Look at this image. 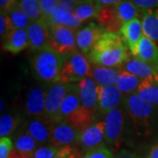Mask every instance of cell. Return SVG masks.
<instances>
[{
    "instance_id": "6da1fadb",
    "label": "cell",
    "mask_w": 158,
    "mask_h": 158,
    "mask_svg": "<svg viewBox=\"0 0 158 158\" xmlns=\"http://www.w3.org/2000/svg\"><path fill=\"white\" fill-rule=\"evenodd\" d=\"M129 49L118 33L105 32L89 54L93 64L108 68H119L128 58Z\"/></svg>"
},
{
    "instance_id": "7a4b0ae2",
    "label": "cell",
    "mask_w": 158,
    "mask_h": 158,
    "mask_svg": "<svg viewBox=\"0 0 158 158\" xmlns=\"http://www.w3.org/2000/svg\"><path fill=\"white\" fill-rule=\"evenodd\" d=\"M63 64V56L49 46L37 51L32 60V68L36 77L47 83H58Z\"/></svg>"
},
{
    "instance_id": "3957f363",
    "label": "cell",
    "mask_w": 158,
    "mask_h": 158,
    "mask_svg": "<svg viewBox=\"0 0 158 158\" xmlns=\"http://www.w3.org/2000/svg\"><path fill=\"white\" fill-rule=\"evenodd\" d=\"M90 67L91 65L86 55L81 51L77 49L63 56V64L59 82L64 84L80 82L85 77H88Z\"/></svg>"
},
{
    "instance_id": "277c9868",
    "label": "cell",
    "mask_w": 158,
    "mask_h": 158,
    "mask_svg": "<svg viewBox=\"0 0 158 158\" xmlns=\"http://www.w3.org/2000/svg\"><path fill=\"white\" fill-rule=\"evenodd\" d=\"M77 30L67 27L50 25L48 46L62 56L77 50Z\"/></svg>"
},
{
    "instance_id": "5b68a950",
    "label": "cell",
    "mask_w": 158,
    "mask_h": 158,
    "mask_svg": "<svg viewBox=\"0 0 158 158\" xmlns=\"http://www.w3.org/2000/svg\"><path fill=\"white\" fill-rule=\"evenodd\" d=\"M123 104L130 118L138 126H148L155 113L154 106L143 100L136 92L125 97Z\"/></svg>"
},
{
    "instance_id": "8992f818",
    "label": "cell",
    "mask_w": 158,
    "mask_h": 158,
    "mask_svg": "<svg viewBox=\"0 0 158 158\" xmlns=\"http://www.w3.org/2000/svg\"><path fill=\"white\" fill-rule=\"evenodd\" d=\"M72 84H64L58 82L51 85L47 90L45 116L51 118L56 124L57 123L61 106Z\"/></svg>"
},
{
    "instance_id": "52a82bcc",
    "label": "cell",
    "mask_w": 158,
    "mask_h": 158,
    "mask_svg": "<svg viewBox=\"0 0 158 158\" xmlns=\"http://www.w3.org/2000/svg\"><path fill=\"white\" fill-rule=\"evenodd\" d=\"M106 135L105 141L111 146L118 148L121 140L125 127L124 112L121 108H116L106 115Z\"/></svg>"
},
{
    "instance_id": "ba28073f",
    "label": "cell",
    "mask_w": 158,
    "mask_h": 158,
    "mask_svg": "<svg viewBox=\"0 0 158 158\" xmlns=\"http://www.w3.org/2000/svg\"><path fill=\"white\" fill-rule=\"evenodd\" d=\"M77 85L82 106L94 115L98 109L99 85L90 77H85L81 80Z\"/></svg>"
},
{
    "instance_id": "9c48e42d",
    "label": "cell",
    "mask_w": 158,
    "mask_h": 158,
    "mask_svg": "<svg viewBox=\"0 0 158 158\" xmlns=\"http://www.w3.org/2000/svg\"><path fill=\"white\" fill-rule=\"evenodd\" d=\"M106 123L105 120L94 122L84 131L80 132L78 144L85 152L104 145Z\"/></svg>"
},
{
    "instance_id": "30bf717a",
    "label": "cell",
    "mask_w": 158,
    "mask_h": 158,
    "mask_svg": "<svg viewBox=\"0 0 158 158\" xmlns=\"http://www.w3.org/2000/svg\"><path fill=\"white\" fill-rule=\"evenodd\" d=\"M106 31L100 25L90 22L77 32V46L79 51L89 55L98 40Z\"/></svg>"
},
{
    "instance_id": "8fae6325",
    "label": "cell",
    "mask_w": 158,
    "mask_h": 158,
    "mask_svg": "<svg viewBox=\"0 0 158 158\" xmlns=\"http://www.w3.org/2000/svg\"><path fill=\"white\" fill-rule=\"evenodd\" d=\"M80 132L67 121H61L54 127L49 144L57 148L73 146L78 143Z\"/></svg>"
},
{
    "instance_id": "7c38bea8",
    "label": "cell",
    "mask_w": 158,
    "mask_h": 158,
    "mask_svg": "<svg viewBox=\"0 0 158 158\" xmlns=\"http://www.w3.org/2000/svg\"><path fill=\"white\" fill-rule=\"evenodd\" d=\"M56 123L46 116L34 118L26 125L24 130L39 144L49 142Z\"/></svg>"
},
{
    "instance_id": "4fadbf2b",
    "label": "cell",
    "mask_w": 158,
    "mask_h": 158,
    "mask_svg": "<svg viewBox=\"0 0 158 158\" xmlns=\"http://www.w3.org/2000/svg\"><path fill=\"white\" fill-rule=\"evenodd\" d=\"M29 39V49L39 51L48 46L49 38V26L45 19L31 21L27 28Z\"/></svg>"
},
{
    "instance_id": "5bb4252c",
    "label": "cell",
    "mask_w": 158,
    "mask_h": 158,
    "mask_svg": "<svg viewBox=\"0 0 158 158\" xmlns=\"http://www.w3.org/2000/svg\"><path fill=\"white\" fill-rule=\"evenodd\" d=\"M118 34L127 46L132 56H135L137 45L141 37L144 35L141 19H135L124 23Z\"/></svg>"
},
{
    "instance_id": "9a60e30c",
    "label": "cell",
    "mask_w": 158,
    "mask_h": 158,
    "mask_svg": "<svg viewBox=\"0 0 158 158\" xmlns=\"http://www.w3.org/2000/svg\"><path fill=\"white\" fill-rule=\"evenodd\" d=\"M122 99V93L115 85L99 86L98 110L101 113L107 114L118 108Z\"/></svg>"
},
{
    "instance_id": "2e32d148",
    "label": "cell",
    "mask_w": 158,
    "mask_h": 158,
    "mask_svg": "<svg viewBox=\"0 0 158 158\" xmlns=\"http://www.w3.org/2000/svg\"><path fill=\"white\" fill-rule=\"evenodd\" d=\"M118 69L120 71L133 74L141 80H155V67L135 56L129 57Z\"/></svg>"
},
{
    "instance_id": "e0dca14e",
    "label": "cell",
    "mask_w": 158,
    "mask_h": 158,
    "mask_svg": "<svg viewBox=\"0 0 158 158\" xmlns=\"http://www.w3.org/2000/svg\"><path fill=\"white\" fill-rule=\"evenodd\" d=\"M47 91L40 87H34L27 94L26 101V113L28 116L39 118L45 116Z\"/></svg>"
},
{
    "instance_id": "ac0fdd59",
    "label": "cell",
    "mask_w": 158,
    "mask_h": 158,
    "mask_svg": "<svg viewBox=\"0 0 158 158\" xmlns=\"http://www.w3.org/2000/svg\"><path fill=\"white\" fill-rule=\"evenodd\" d=\"M29 48V39L27 29H14L6 36L3 48L9 53L17 55Z\"/></svg>"
},
{
    "instance_id": "d6986e66",
    "label": "cell",
    "mask_w": 158,
    "mask_h": 158,
    "mask_svg": "<svg viewBox=\"0 0 158 158\" xmlns=\"http://www.w3.org/2000/svg\"><path fill=\"white\" fill-rule=\"evenodd\" d=\"M133 56L148 62L152 66L158 64V45L152 40L143 35L140 40L135 56Z\"/></svg>"
},
{
    "instance_id": "ffe728a7",
    "label": "cell",
    "mask_w": 158,
    "mask_h": 158,
    "mask_svg": "<svg viewBox=\"0 0 158 158\" xmlns=\"http://www.w3.org/2000/svg\"><path fill=\"white\" fill-rule=\"evenodd\" d=\"M119 74L120 70L118 68H108L92 63L88 77L93 79L99 86H107L116 84Z\"/></svg>"
},
{
    "instance_id": "44dd1931",
    "label": "cell",
    "mask_w": 158,
    "mask_h": 158,
    "mask_svg": "<svg viewBox=\"0 0 158 158\" xmlns=\"http://www.w3.org/2000/svg\"><path fill=\"white\" fill-rule=\"evenodd\" d=\"M96 19L103 28L107 33L119 32L123 23L118 19L114 6H102Z\"/></svg>"
},
{
    "instance_id": "7402d4cb",
    "label": "cell",
    "mask_w": 158,
    "mask_h": 158,
    "mask_svg": "<svg viewBox=\"0 0 158 158\" xmlns=\"http://www.w3.org/2000/svg\"><path fill=\"white\" fill-rule=\"evenodd\" d=\"M81 106L82 105L79 97L78 85L72 84L70 90L68 92L67 96L65 97L61 106L58 114V118H57V123L64 121L69 116L77 112Z\"/></svg>"
},
{
    "instance_id": "603a6c76",
    "label": "cell",
    "mask_w": 158,
    "mask_h": 158,
    "mask_svg": "<svg viewBox=\"0 0 158 158\" xmlns=\"http://www.w3.org/2000/svg\"><path fill=\"white\" fill-rule=\"evenodd\" d=\"M143 34L158 45V8L142 10Z\"/></svg>"
},
{
    "instance_id": "cb8c5ba5",
    "label": "cell",
    "mask_w": 158,
    "mask_h": 158,
    "mask_svg": "<svg viewBox=\"0 0 158 158\" xmlns=\"http://www.w3.org/2000/svg\"><path fill=\"white\" fill-rule=\"evenodd\" d=\"M48 26L50 25H60L63 27H67L69 28L77 30L80 27L82 22L77 18L75 16V14L67 11L63 8L57 6L56 10L54 11L51 18L47 21Z\"/></svg>"
},
{
    "instance_id": "d4e9b609",
    "label": "cell",
    "mask_w": 158,
    "mask_h": 158,
    "mask_svg": "<svg viewBox=\"0 0 158 158\" xmlns=\"http://www.w3.org/2000/svg\"><path fill=\"white\" fill-rule=\"evenodd\" d=\"M101 7L96 0H85L77 4L74 14L83 23L91 19H96Z\"/></svg>"
},
{
    "instance_id": "484cf974",
    "label": "cell",
    "mask_w": 158,
    "mask_h": 158,
    "mask_svg": "<svg viewBox=\"0 0 158 158\" xmlns=\"http://www.w3.org/2000/svg\"><path fill=\"white\" fill-rule=\"evenodd\" d=\"M114 9L119 20L123 24L135 19H141L142 10L131 0H123L119 4L114 6Z\"/></svg>"
},
{
    "instance_id": "4316f807",
    "label": "cell",
    "mask_w": 158,
    "mask_h": 158,
    "mask_svg": "<svg viewBox=\"0 0 158 158\" xmlns=\"http://www.w3.org/2000/svg\"><path fill=\"white\" fill-rule=\"evenodd\" d=\"M94 115L87 111L85 107L81 106L77 112L69 116L64 121H67L79 132H82L93 124Z\"/></svg>"
},
{
    "instance_id": "83f0119b",
    "label": "cell",
    "mask_w": 158,
    "mask_h": 158,
    "mask_svg": "<svg viewBox=\"0 0 158 158\" xmlns=\"http://www.w3.org/2000/svg\"><path fill=\"white\" fill-rule=\"evenodd\" d=\"M141 81L142 80L141 78H139L138 77H136L133 74L120 71V74L118 76L115 85L118 87V90L121 91V93L129 95L137 91Z\"/></svg>"
},
{
    "instance_id": "f1b7e54d",
    "label": "cell",
    "mask_w": 158,
    "mask_h": 158,
    "mask_svg": "<svg viewBox=\"0 0 158 158\" xmlns=\"http://www.w3.org/2000/svg\"><path fill=\"white\" fill-rule=\"evenodd\" d=\"M136 93L143 100L158 106V83L155 80H142Z\"/></svg>"
},
{
    "instance_id": "f546056e",
    "label": "cell",
    "mask_w": 158,
    "mask_h": 158,
    "mask_svg": "<svg viewBox=\"0 0 158 158\" xmlns=\"http://www.w3.org/2000/svg\"><path fill=\"white\" fill-rule=\"evenodd\" d=\"M39 143L34 140V138L23 129L19 135L16 137L14 141V149L19 152L32 155L37 149V145Z\"/></svg>"
},
{
    "instance_id": "4dcf8cb0",
    "label": "cell",
    "mask_w": 158,
    "mask_h": 158,
    "mask_svg": "<svg viewBox=\"0 0 158 158\" xmlns=\"http://www.w3.org/2000/svg\"><path fill=\"white\" fill-rule=\"evenodd\" d=\"M31 21H36L43 18L40 0H20L18 4Z\"/></svg>"
},
{
    "instance_id": "1f68e13d",
    "label": "cell",
    "mask_w": 158,
    "mask_h": 158,
    "mask_svg": "<svg viewBox=\"0 0 158 158\" xmlns=\"http://www.w3.org/2000/svg\"><path fill=\"white\" fill-rule=\"evenodd\" d=\"M10 19L11 28L14 29H27L31 20L27 16V14L21 10L19 5L14 6L11 11L7 12Z\"/></svg>"
},
{
    "instance_id": "d6a6232c",
    "label": "cell",
    "mask_w": 158,
    "mask_h": 158,
    "mask_svg": "<svg viewBox=\"0 0 158 158\" xmlns=\"http://www.w3.org/2000/svg\"><path fill=\"white\" fill-rule=\"evenodd\" d=\"M19 118L10 114H4L0 118V136L6 137L17 129Z\"/></svg>"
},
{
    "instance_id": "836d02e7",
    "label": "cell",
    "mask_w": 158,
    "mask_h": 158,
    "mask_svg": "<svg viewBox=\"0 0 158 158\" xmlns=\"http://www.w3.org/2000/svg\"><path fill=\"white\" fill-rule=\"evenodd\" d=\"M60 148L53 145H48L38 148L33 154V158H55Z\"/></svg>"
},
{
    "instance_id": "e575fe53",
    "label": "cell",
    "mask_w": 158,
    "mask_h": 158,
    "mask_svg": "<svg viewBox=\"0 0 158 158\" xmlns=\"http://www.w3.org/2000/svg\"><path fill=\"white\" fill-rule=\"evenodd\" d=\"M82 158H113V156L110 149H108L105 145H101L89 150Z\"/></svg>"
},
{
    "instance_id": "d590c367",
    "label": "cell",
    "mask_w": 158,
    "mask_h": 158,
    "mask_svg": "<svg viewBox=\"0 0 158 158\" xmlns=\"http://www.w3.org/2000/svg\"><path fill=\"white\" fill-rule=\"evenodd\" d=\"M59 0H40L43 18L48 21L52 16L54 11L58 6Z\"/></svg>"
},
{
    "instance_id": "8d00e7d4",
    "label": "cell",
    "mask_w": 158,
    "mask_h": 158,
    "mask_svg": "<svg viewBox=\"0 0 158 158\" xmlns=\"http://www.w3.org/2000/svg\"><path fill=\"white\" fill-rule=\"evenodd\" d=\"M11 30L12 28H11L8 14L5 11H1V14H0V36H1V39H6V36L10 34Z\"/></svg>"
},
{
    "instance_id": "74e56055",
    "label": "cell",
    "mask_w": 158,
    "mask_h": 158,
    "mask_svg": "<svg viewBox=\"0 0 158 158\" xmlns=\"http://www.w3.org/2000/svg\"><path fill=\"white\" fill-rule=\"evenodd\" d=\"M55 158H81L78 150L74 146H66L59 148Z\"/></svg>"
},
{
    "instance_id": "f35d334b",
    "label": "cell",
    "mask_w": 158,
    "mask_h": 158,
    "mask_svg": "<svg viewBox=\"0 0 158 158\" xmlns=\"http://www.w3.org/2000/svg\"><path fill=\"white\" fill-rule=\"evenodd\" d=\"M13 150V143L9 137H1L0 139V158H8Z\"/></svg>"
},
{
    "instance_id": "ab89813d",
    "label": "cell",
    "mask_w": 158,
    "mask_h": 158,
    "mask_svg": "<svg viewBox=\"0 0 158 158\" xmlns=\"http://www.w3.org/2000/svg\"><path fill=\"white\" fill-rule=\"evenodd\" d=\"M141 10L158 8V0H131Z\"/></svg>"
},
{
    "instance_id": "60d3db41",
    "label": "cell",
    "mask_w": 158,
    "mask_h": 158,
    "mask_svg": "<svg viewBox=\"0 0 158 158\" xmlns=\"http://www.w3.org/2000/svg\"><path fill=\"white\" fill-rule=\"evenodd\" d=\"M16 0H0V8L1 11L9 12L14 6H17Z\"/></svg>"
},
{
    "instance_id": "b9f144b4",
    "label": "cell",
    "mask_w": 158,
    "mask_h": 158,
    "mask_svg": "<svg viewBox=\"0 0 158 158\" xmlns=\"http://www.w3.org/2000/svg\"><path fill=\"white\" fill-rule=\"evenodd\" d=\"M58 6L74 13V11L76 10V7H77V4L72 2V1H69V0H59Z\"/></svg>"
},
{
    "instance_id": "7bdbcfd3",
    "label": "cell",
    "mask_w": 158,
    "mask_h": 158,
    "mask_svg": "<svg viewBox=\"0 0 158 158\" xmlns=\"http://www.w3.org/2000/svg\"><path fill=\"white\" fill-rule=\"evenodd\" d=\"M114 158H141V156H139L138 155H136L135 153L130 152L127 151L126 149L120 150L119 152L117 153V155L115 156Z\"/></svg>"
},
{
    "instance_id": "ee69618b",
    "label": "cell",
    "mask_w": 158,
    "mask_h": 158,
    "mask_svg": "<svg viewBox=\"0 0 158 158\" xmlns=\"http://www.w3.org/2000/svg\"><path fill=\"white\" fill-rule=\"evenodd\" d=\"M8 158H33L32 155H27V154H24V153H20L15 150L13 148V150L11 151Z\"/></svg>"
},
{
    "instance_id": "f6af8a7d",
    "label": "cell",
    "mask_w": 158,
    "mask_h": 158,
    "mask_svg": "<svg viewBox=\"0 0 158 158\" xmlns=\"http://www.w3.org/2000/svg\"><path fill=\"white\" fill-rule=\"evenodd\" d=\"M97 3H98L101 6H116L122 2L123 0H96Z\"/></svg>"
},
{
    "instance_id": "bcb514c9",
    "label": "cell",
    "mask_w": 158,
    "mask_h": 158,
    "mask_svg": "<svg viewBox=\"0 0 158 158\" xmlns=\"http://www.w3.org/2000/svg\"><path fill=\"white\" fill-rule=\"evenodd\" d=\"M148 158H158V144L151 148V149L148 152Z\"/></svg>"
},
{
    "instance_id": "7dc6e473",
    "label": "cell",
    "mask_w": 158,
    "mask_h": 158,
    "mask_svg": "<svg viewBox=\"0 0 158 158\" xmlns=\"http://www.w3.org/2000/svg\"><path fill=\"white\" fill-rule=\"evenodd\" d=\"M155 67V70H156V73H155V81L158 83V64L154 66Z\"/></svg>"
},
{
    "instance_id": "c3c4849f",
    "label": "cell",
    "mask_w": 158,
    "mask_h": 158,
    "mask_svg": "<svg viewBox=\"0 0 158 158\" xmlns=\"http://www.w3.org/2000/svg\"><path fill=\"white\" fill-rule=\"evenodd\" d=\"M69 1H72V2L76 3V4H78L80 2H83V1H85V0H69Z\"/></svg>"
},
{
    "instance_id": "681fc988",
    "label": "cell",
    "mask_w": 158,
    "mask_h": 158,
    "mask_svg": "<svg viewBox=\"0 0 158 158\" xmlns=\"http://www.w3.org/2000/svg\"><path fill=\"white\" fill-rule=\"evenodd\" d=\"M3 108H4V103L3 100H1V112H3Z\"/></svg>"
},
{
    "instance_id": "f907efd6",
    "label": "cell",
    "mask_w": 158,
    "mask_h": 158,
    "mask_svg": "<svg viewBox=\"0 0 158 158\" xmlns=\"http://www.w3.org/2000/svg\"><path fill=\"white\" fill-rule=\"evenodd\" d=\"M19 1H20V0H19Z\"/></svg>"
}]
</instances>
